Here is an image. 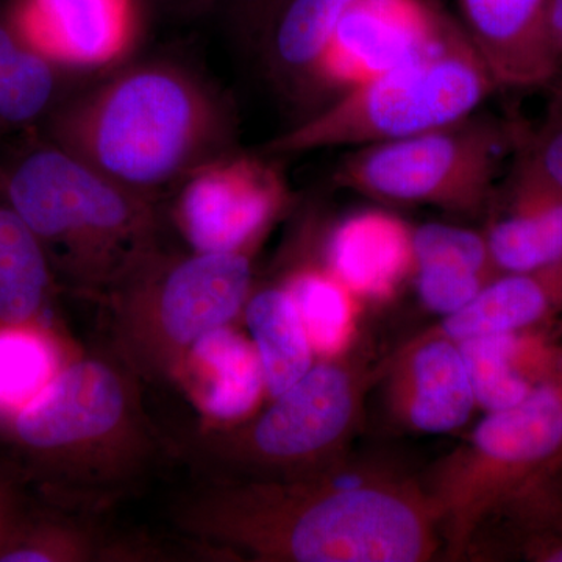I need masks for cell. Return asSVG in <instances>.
Masks as SVG:
<instances>
[{
    "label": "cell",
    "mask_w": 562,
    "mask_h": 562,
    "mask_svg": "<svg viewBox=\"0 0 562 562\" xmlns=\"http://www.w3.org/2000/svg\"><path fill=\"white\" fill-rule=\"evenodd\" d=\"M171 517L184 535L260 562H424L442 547L424 483L347 457L283 479L202 480Z\"/></svg>",
    "instance_id": "1"
},
{
    "label": "cell",
    "mask_w": 562,
    "mask_h": 562,
    "mask_svg": "<svg viewBox=\"0 0 562 562\" xmlns=\"http://www.w3.org/2000/svg\"><path fill=\"white\" fill-rule=\"evenodd\" d=\"M235 128V114L221 92L168 61L117 70L47 117V139L154 201L232 151Z\"/></svg>",
    "instance_id": "2"
},
{
    "label": "cell",
    "mask_w": 562,
    "mask_h": 562,
    "mask_svg": "<svg viewBox=\"0 0 562 562\" xmlns=\"http://www.w3.org/2000/svg\"><path fill=\"white\" fill-rule=\"evenodd\" d=\"M55 505L99 512L135 490L168 443L143 402V380L110 351L70 358L0 430Z\"/></svg>",
    "instance_id": "3"
},
{
    "label": "cell",
    "mask_w": 562,
    "mask_h": 562,
    "mask_svg": "<svg viewBox=\"0 0 562 562\" xmlns=\"http://www.w3.org/2000/svg\"><path fill=\"white\" fill-rule=\"evenodd\" d=\"M0 190L38 238L58 286L102 305L161 249L158 201L49 139L27 140L0 161Z\"/></svg>",
    "instance_id": "4"
},
{
    "label": "cell",
    "mask_w": 562,
    "mask_h": 562,
    "mask_svg": "<svg viewBox=\"0 0 562 562\" xmlns=\"http://www.w3.org/2000/svg\"><path fill=\"white\" fill-rule=\"evenodd\" d=\"M498 90L460 24L419 57L336 95L297 127L281 133L266 155L375 146L436 131L472 116Z\"/></svg>",
    "instance_id": "5"
},
{
    "label": "cell",
    "mask_w": 562,
    "mask_h": 562,
    "mask_svg": "<svg viewBox=\"0 0 562 562\" xmlns=\"http://www.w3.org/2000/svg\"><path fill=\"white\" fill-rule=\"evenodd\" d=\"M372 379L350 362L322 361L254 419L184 436L179 454L202 480L283 479L325 468L347 457Z\"/></svg>",
    "instance_id": "6"
},
{
    "label": "cell",
    "mask_w": 562,
    "mask_h": 562,
    "mask_svg": "<svg viewBox=\"0 0 562 562\" xmlns=\"http://www.w3.org/2000/svg\"><path fill=\"white\" fill-rule=\"evenodd\" d=\"M251 254L151 255L103 302L111 350L143 382H173L199 339L243 314L254 280Z\"/></svg>",
    "instance_id": "7"
},
{
    "label": "cell",
    "mask_w": 562,
    "mask_h": 562,
    "mask_svg": "<svg viewBox=\"0 0 562 562\" xmlns=\"http://www.w3.org/2000/svg\"><path fill=\"white\" fill-rule=\"evenodd\" d=\"M557 472H562V361L525 401L487 413L422 482L438 512L447 560H462L492 514Z\"/></svg>",
    "instance_id": "8"
},
{
    "label": "cell",
    "mask_w": 562,
    "mask_h": 562,
    "mask_svg": "<svg viewBox=\"0 0 562 562\" xmlns=\"http://www.w3.org/2000/svg\"><path fill=\"white\" fill-rule=\"evenodd\" d=\"M517 131L473 113L436 131L353 149L333 180L373 201L486 213Z\"/></svg>",
    "instance_id": "9"
},
{
    "label": "cell",
    "mask_w": 562,
    "mask_h": 562,
    "mask_svg": "<svg viewBox=\"0 0 562 562\" xmlns=\"http://www.w3.org/2000/svg\"><path fill=\"white\" fill-rule=\"evenodd\" d=\"M288 203L290 188L276 165L232 150L183 180L173 221L192 251H254Z\"/></svg>",
    "instance_id": "10"
},
{
    "label": "cell",
    "mask_w": 562,
    "mask_h": 562,
    "mask_svg": "<svg viewBox=\"0 0 562 562\" xmlns=\"http://www.w3.org/2000/svg\"><path fill=\"white\" fill-rule=\"evenodd\" d=\"M452 21L432 0H353L333 29L308 85L336 98L419 57Z\"/></svg>",
    "instance_id": "11"
},
{
    "label": "cell",
    "mask_w": 562,
    "mask_h": 562,
    "mask_svg": "<svg viewBox=\"0 0 562 562\" xmlns=\"http://www.w3.org/2000/svg\"><path fill=\"white\" fill-rule=\"evenodd\" d=\"M25 43L68 72L120 65L136 46L139 0H11Z\"/></svg>",
    "instance_id": "12"
},
{
    "label": "cell",
    "mask_w": 562,
    "mask_h": 562,
    "mask_svg": "<svg viewBox=\"0 0 562 562\" xmlns=\"http://www.w3.org/2000/svg\"><path fill=\"white\" fill-rule=\"evenodd\" d=\"M462 31L498 88H546L562 70L550 0H458Z\"/></svg>",
    "instance_id": "13"
},
{
    "label": "cell",
    "mask_w": 562,
    "mask_h": 562,
    "mask_svg": "<svg viewBox=\"0 0 562 562\" xmlns=\"http://www.w3.org/2000/svg\"><path fill=\"white\" fill-rule=\"evenodd\" d=\"M516 154L505 187L495 191L491 209L495 206L497 214L484 233L498 273L562 261V191L519 150Z\"/></svg>",
    "instance_id": "14"
},
{
    "label": "cell",
    "mask_w": 562,
    "mask_h": 562,
    "mask_svg": "<svg viewBox=\"0 0 562 562\" xmlns=\"http://www.w3.org/2000/svg\"><path fill=\"white\" fill-rule=\"evenodd\" d=\"M397 364V405L414 430L439 435L471 419L475 394L457 342L417 336Z\"/></svg>",
    "instance_id": "15"
},
{
    "label": "cell",
    "mask_w": 562,
    "mask_h": 562,
    "mask_svg": "<svg viewBox=\"0 0 562 562\" xmlns=\"http://www.w3.org/2000/svg\"><path fill=\"white\" fill-rule=\"evenodd\" d=\"M325 262L350 294L387 297L414 269L413 231L386 211L351 214L331 232Z\"/></svg>",
    "instance_id": "16"
},
{
    "label": "cell",
    "mask_w": 562,
    "mask_h": 562,
    "mask_svg": "<svg viewBox=\"0 0 562 562\" xmlns=\"http://www.w3.org/2000/svg\"><path fill=\"white\" fill-rule=\"evenodd\" d=\"M213 425L246 420L260 401L265 379L254 344L231 325L199 339L173 376Z\"/></svg>",
    "instance_id": "17"
},
{
    "label": "cell",
    "mask_w": 562,
    "mask_h": 562,
    "mask_svg": "<svg viewBox=\"0 0 562 562\" xmlns=\"http://www.w3.org/2000/svg\"><path fill=\"white\" fill-rule=\"evenodd\" d=\"M562 313V261L525 272L498 273L460 312L420 336L462 341L491 333L530 330Z\"/></svg>",
    "instance_id": "18"
},
{
    "label": "cell",
    "mask_w": 562,
    "mask_h": 562,
    "mask_svg": "<svg viewBox=\"0 0 562 562\" xmlns=\"http://www.w3.org/2000/svg\"><path fill=\"white\" fill-rule=\"evenodd\" d=\"M413 255L420 301L442 316L460 312L498 276L484 233L457 225L414 228Z\"/></svg>",
    "instance_id": "19"
},
{
    "label": "cell",
    "mask_w": 562,
    "mask_h": 562,
    "mask_svg": "<svg viewBox=\"0 0 562 562\" xmlns=\"http://www.w3.org/2000/svg\"><path fill=\"white\" fill-rule=\"evenodd\" d=\"M57 290L46 251L0 190V324L54 325Z\"/></svg>",
    "instance_id": "20"
},
{
    "label": "cell",
    "mask_w": 562,
    "mask_h": 562,
    "mask_svg": "<svg viewBox=\"0 0 562 562\" xmlns=\"http://www.w3.org/2000/svg\"><path fill=\"white\" fill-rule=\"evenodd\" d=\"M243 314L260 360L266 391L277 397L314 366L308 333L283 284L251 292Z\"/></svg>",
    "instance_id": "21"
},
{
    "label": "cell",
    "mask_w": 562,
    "mask_h": 562,
    "mask_svg": "<svg viewBox=\"0 0 562 562\" xmlns=\"http://www.w3.org/2000/svg\"><path fill=\"white\" fill-rule=\"evenodd\" d=\"M58 68L32 49L0 7V132L32 128L60 105L63 77Z\"/></svg>",
    "instance_id": "22"
},
{
    "label": "cell",
    "mask_w": 562,
    "mask_h": 562,
    "mask_svg": "<svg viewBox=\"0 0 562 562\" xmlns=\"http://www.w3.org/2000/svg\"><path fill=\"white\" fill-rule=\"evenodd\" d=\"M54 325L0 324V430L70 360Z\"/></svg>",
    "instance_id": "23"
},
{
    "label": "cell",
    "mask_w": 562,
    "mask_h": 562,
    "mask_svg": "<svg viewBox=\"0 0 562 562\" xmlns=\"http://www.w3.org/2000/svg\"><path fill=\"white\" fill-rule=\"evenodd\" d=\"M127 554L124 546L106 542L85 520L24 509L0 549V562L113 561Z\"/></svg>",
    "instance_id": "24"
},
{
    "label": "cell",
    "mask_w": 562,
    "mask_h": 562,
    "mask_svg": "<svg viewBox=\"0 0 562 562\" xmlns=\"http://www.w3.org/2000/svg\"><path fill=\"white\" fill-rule=\"evenodd\" d=\"M503 517L495 549L531 562H562V472L543 476L491 517ZM490 517V519H491Z\"/></svg>",
    "instance_id": "25"
},
{
    "label": "cell",
    "mask_w": 562,
    "mask_h": 562,
    "mask_svg": "<svg viewBox=\"0 0 562 562\" xmlns=\"http://www.w3.org/2000/svg\"><path fill=\"white\" fill-rule=\"evenodd\" d=\"M353 0H281L269 33V54L281 76L302 83L310 77L339 18Z\"/></svg>",
    "instance_id": "26"
},
{
    "label": "cell",
    "mask_w": 562,
    "mask_h": 562,
    "mask_svg": "<svg viewBox=\"0 0 562 562\" xmlns=\"http://www.w3.org/2000/svg\"><path fill=\"white\" fill-rule=\"evenodd\" d=\"M475 401L487 413L512 408L528 397L536 384L517 364V333H491L458 341Z\"/></svg>",
    "instance_id": "27"
},
{
    "label": "cell",
    "mask_w": 562,
    "mask_h": 562,
    "mask_svg": "<svg viewBox=\"0 0 562 562\" xmlns=\"http://www.w3.org/2000/svg\"><path fill=\"white\" fill-rule=\"evenodd\" d=\"M297 306L313 350L338 353L350 330V291L327 268L292 272L283 284Z\"/></svg>",
    "instance_id": "28"
},
{
    "label": "cell",
    "mask_w": 562,
    "mask_h": 562,
    "mask_svg": "<svg viewBox=\"0 0 562 562\" xmlns=\"http://www.w3.org/2000/svg\"><path fill=\"white\" fill-rule=\"evenodd\" d=\"M546 88L542 120L536 131L517 132L516 149L562 191V70Z\"/></svg>",
    "instance_id": "29"
},
{
    "label": "cell",
    "mask_w": 562,
    "mask_h": 562,
    "mask_svg": "<svg viewBox=\"0 0 562 562\" xmlns=\"http://www.w3.org/2000/svg\"><path fill=\"white\" fill-rule=\"evenodd\" d=\"M24 509L11 484L0 476V549L9 538L14 525L20 520Z\"/></svg>",
    "instance_id": "30"
},
{
    "label": "cell",
    "mask_w": 562,
    "mask_h": 562,
    "mask_svg": "<svg viewBox=\"0 0 562 562\" xmlns=\"http://www.w3.org/2000/svg\"><path fill=\"white\" fill-rule=\"evenodd\" d=\"M549 31L554 50L562 63V0H550Z\"/></svg>",
    "instance_id": "31"
},
{
    "label": "cell",
    "mask_w": 562,
    "mask_h": 562,
    "mask_svg": "<svg viewBox=\"0 0 562 562\" xmlns=\"http://www.w3.org/2000/svg\"><path fill=\"white\" fill-rule=\"evenodd\" d=\"M236 2H238L246 11L265 13V11L272 9L273 2H279V0H236Z\"/></svg>",
    "instance_id": "32"
},
{
    "label": "cell",
    "mask_w": 562,
    "mask_h": 562,
    "mask_svg": "<svg viewBox=\"0 0 562 562\" xmlns=\"http://www.w3.org/2000/svg\"><path fill=\"white\" fill-rule=\"evenodd\" d=\"M169 2L173 3H213L216 0H169Z\"/></svg>",
    "instance_id": "33"
}]
</instances>
